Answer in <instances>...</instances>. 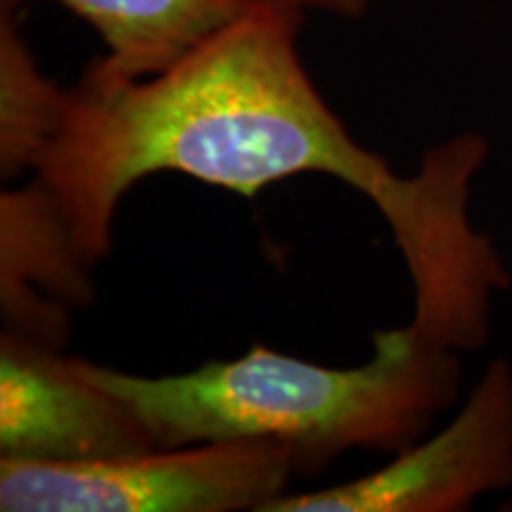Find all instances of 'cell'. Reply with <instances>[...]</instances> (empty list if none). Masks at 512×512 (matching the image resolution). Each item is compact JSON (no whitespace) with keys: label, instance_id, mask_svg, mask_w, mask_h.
Segmentation results:
<instances>
[{"label":"cell","instance_id":"obj_1","mask_svg":"<svg viewBox=\"0 0 512 512\" xmlns=\"http://www.w3.org/2000/svg\"><path fill=\"white\" fill-rule=\"evenodd\" d=\"M304 12L266 0L150 79L88 67L69 88L55 143L36 169L88 264L110 254L119 202L143 178L176 171L254 197L302 174L337 178L392 228L418 302L477 292L505 271L470 221V190L489 155L477 133L427 150L403 178L332 112L299 55Z\"/></svg>","mask_w":512,"mask_h":512},{"label":"cell","instance_id":"obj_2","mask_svg":"<svg viewBox=\"0 0 512 512\" xmlns=\"http://www.w3.org/2000/svg\"><path fill=\"white\" fill-rule=\"evenodd\" d=\"M373 358L330 368L254 344L235 361L143 377L86 361L88 375L143 420L157 446L261 439L316 472L347 451H401L451 406L458 351L413 328L373 335Z\"/></svg>","mask_w":512,"mask_h":512},{"label":"cell","instance_id":"obj_3","mask_svg":"<svg viewBox=\"0 0 512 512\" xmlns=\"http://www.w3.org/2000/svg\"><path fill=\"white\" fill-rule=\"evenodd\" d=\"M299 472L261 439L152 446L86 463L0 458L3 512H264Z\"/></svg>","mask_w":512,"mask_h":512},{"label":"cell","instance_id":"obj_4","mask_svg":"<svg viewBox=\"0 0 512 512\" xmlns=\"http://www.w3.org/2000/svg\"><path fill=\"white\" fill-rule=\"evenodd\" d=\"M512 484V368L489 363L446 430L396 451L380 470L275 498L264 512H453Z\"/></svg>","mask_w":512,"mask_h":512},{"label":"cell","instance_id":"obj_5","mask_svg":"<svg viewBox=\"0 0 512 512\" xmlns=\"http://www.w3.org/2000/svg\"><path fill=\"white\" fill-rule=\"evenodd\" d=\"M152 446L143 420L83 358L0 335V458L86 463Z\"/></svg>","mask_w":512,"mask_h":512},{"label":"cell","instance_id":"obj_6","mask_svg":"<svg viewBox=\"0 0 512 512\" xmlns=\"http://www.w3.org/2000/svg\"><path fill=\"white\" fill-rule=\"evenodd\" d=\"M91 268L50 190L34 176L0 195L3 332L50 349L69 342V316L93 299Z\"/></svg>","mask_w":512,"mask_h":512},{"label":"cell","instance_id":"obj_7","mask_svg":"<svg viewBox=\"0 0 512 512\" xmlns=\"http://www.w3.org/2000/svg\"><path fill=\"white\" fill-rule=\"evenodd\" d=\"M17 5L19 0H3ZM98 31L107 53L88 64L107 79H150L266 0H55Z\"/></svg>","mask_w":512,"mask_h":512},{"label":"cell","instance_id":"obj_8","mask_svg":"<svg viewBox=\"0 0 512 512\" xmlns=\"http://www.w3.org/2000/svg\"><path fill=\"white\" fill-rule=\"evenodd\" d=\"M17 5L0 0V174L12 181L41 166L60 133L69 91L38 67L19 34Z\"/></svg>","mask_w":512,"mask_h":512},{"label":"cell","instance_id":"obj_9","mask_svg":"<svg viewBox=\"0 0 512 512\" xmlns=\"http://www.w3.org/2000/svg\"><path fill=\"white\" fill-rule=\"evenodd\" d=\"M283 3L292 5L297 10H318L328 12V15H342V17H358L368 8V0H283Z\"/></svg>","mask_w":512,"mask_h":512},{"label":"cell","instance_id":"obj_10","mask_svg":"<svg viewBox=\"0 0 512 512\" xmlns=\"http://www.w3.org/2000/svg\"><path fill=\"white\" fill-rule=\"evenodd\" d=\"M510 508H512V505H510Z\"/></svg>","mask_w":512,"mask_h":512}]
</instances>
